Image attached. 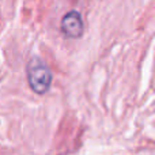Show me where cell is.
Here are the masks:
<instances>
[{
	"mask_svg": "<svg viewBox=\"0 0 155 155\" xmlns=\"http://www.w3.org/2000/svg\"><path fill=\"white\" fill-rule=\"evenodd\" d=\"M27 80L31 90L37 94H45L52 83V72L40 57H33L27 64Z\"/></svg>",
	"mask_w": 155,
	"mask_h": 155,
	"instance_id": "6da1fadb",
	"label": "cell"
},
{
	"mask_svg": "<svg viewBox=\"0 0 155 155\" xmlns=\"http://www.w3.org/2000/svg\"><path fill=\"white\" fill-rule=\"evenodd\" d=\"M61 31L68 38H80L83 35V21L76 10L67 12L61 19Z\"/></svg>",
	"mask_w": 155,
	"mask_h": 155,
	"instance_id": "7a4b0ae2",
	"label": "cell"
}]
</instances>
